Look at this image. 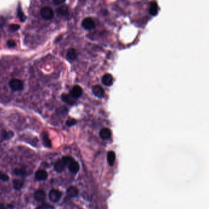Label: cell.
Masks as SVG:
<instances>
[{
    "mask_svg": "<svg viewBox=\"0 0 209 209\" xmlns=\"http://www.w3.org/2000/svg\"><path fill=\"white\" fill-rule=\"evenodd\" d=\"M9 86L14 91H22L24 88L23 82L18 79H12L9 82Z\"/></svg>",
    "mask_w": 209,
    "mask_h": 209,
    "instance_id": "obj_1",
    "label": "cell"
},
{
    "mask_svg": "<svg viewBox=\"0 0 209 209\" xmlns=\"http://www.w3.org/2000/svg\"><path fill=\"white\" fill-rule=\"evenodd\" d=\"M41 14L43 18L45 20H51L54 17V11L50 7H44L41 11Z\"/></svg>",
    "mask_w": 209,
    "mask_h": 209,
    "instance_id": "obj_2",
    "label": "cell"
},
{
    "mask_svg": "<svg viewBox=\"0 0 209 209\" xmlns=\"http://www.w3.org/2000/svg\"><path fill=\"white\" fill-rule=\"evenodd\" d=\"M82 26L87 30H91L95 28V24L94 21L90 17H87L85 18L81 23Z\"/></svg>",
    "mask_w": 209,
    "mask_h": 209,
    "instance_id": "obj_3",
    "label": "cell"
},
{
    "mask_svg": "<svg viewBox=\"0 0 209 209\" xmlns=\"http://www.w3.org/2000/svg\"><path fill=\"white\" fill-rule=\"evenodd\" d=\"M62 196V193L58 190H51L49 193V199L53 202H58Z\"/></svg>",
    "mask_w": 209,
    "mask_h": 209,
    "instance_id": "obj_4",
    "label": "cell"
},
{
    "mask_svg": "<svg viewBox=\"0 0 209 209\" xmlns=\"http://www.w3.org/2000/svg\"><path fill=\"white\" fill-rule=\"evenodd\" d=\"M48 177L47 172L43 169H39L36 171L35 174V179L38 181H45Z\"/></svg>",
    "mask_w": 209,
    "mask_h": 209,
    "instance_id": "obj_5",
    "label": "cell"
},
{
    "mask_svg": "<svg viewBox=\"0 0 209 209\" xmlns=\"http://www.w3.org/2000/svg\"><path fill=\"white\" fill-rule=\"evenodd\" d=\"M34 199L38 202H42L46 197V193L42 190H38L34 193Z\"/></svg>",
    "mask_w": 209,
    "mask_h": 209,
    "instance_id": "obj_6",
    "label": "cell"
},
{
    "mask_svg": "<svg viewBox=\"0 0 209 209\" xmlns=\"http://www.w3.org/2000/svg\"><path fill=\"white\" fill-rule=\"evenodd\" d=\"M102 83L107 86H111L113 84V77L110 74H105L102 77Z\"/></svg>",
    "mask_w": 209,
    "mask_h": 209,
    "instance_id": "obj_7",
    "label": "cell"
},
{
    "mask_svg": "<svg viewBox=\"0 0 209 209\" xmlns=\"http://www.w3.org/2000/svg\"><path fill=\"white\" fill-rule=\"evenodd\" d=\"M82 92L83 91L81 87H80L79 86H75L73 88L71 93V95L74 98H78L81 95Z\"/></svg>",
    "mask_w": 209,
    "mask_h": 209,
    "instance_id": "obj_8",
    "label": "cell"
},
{
    "mask_svg": "<svg viewBox=\"0 0 209 209\" xmlns=\"http://www.w3.org/2000/svg\"><path fill=\"white\" fill-rule=\"evenodd\" d=\"M92 92L95 96H97V97H99V98L103 97L104 96V91L103 89L102 88V87H101L99 85H97V86H94L92 88Z\"/></svg>",
    "mask_w": 209,
    "mask_h": 209,
    "instance_id": "obj_9",
    "label": "cell"
},
{
    "mask_svg": "<svg viewBox=\"0 0 209 209\" xmlns=\"http://www.w3.org/2000/svg\"><path fill=\"white\" fill-rule=\"evenodd\" d=\"M111 136V131L108 128H103L100 131V136L103 139H108Z\"/></svg>",
    "mask_w": 209,
    "mask_h": 209,
    "instance_id": "obj_10",
    "label": "cell"
},
{
    "mask_svg": "<svg viewBox=\"0 0 209 209\" xmlns=\"http://www.w3.org/2000/svg\"><path fill=\"white\" fill-rule=\"evenodd\" d=\"M68 168L69 171L73 174L77 173L80 169L79 164L74 160L68 165Z\"/></svg>",
    "mask_w": 209,
    "mask_h": 209,
    "instance_id": "obj_11",
    "label": "cell"
},
{
    "mask_svg": "<svg viewBox=\"0 0 209 209\" xmlns=\"http://www.w3.org/2000/svg\"><path fill=\"white\" fill-rule=\"evenodd\" d=\"M77 58V53L75 49L71 48L68 51L67 53L66 58L68 61L72 62L74 60H75Z\"/></svg>",
    "mask_w": 209,
    "mask_h": 209,
    "instance_id": "obj_12",
    "label": "cell"
},
{
    "mask_svg": "<svg viewBox=\"0 0 209 209\" xmlns=\"http://www.w3.org/2000/svg\"><path fill=\"white\" fill-rule=\"evenodd\" d=\"M25 181L23 179H14L12 181L13 187L16 190H20L22 189L24 185Z\"/></svg>",
    "mask_w": 209,
    "mask_h": 209,
    "instance_id": "obj_13",
    "label": "cell"
},
{
    "mask_svg": "<svg viewBox=\"0 0 209 209\" xmlns=\"http://www.w3.org/2000/svg\"><path fill=\"white\" fill-rule=\"evenodd\" d=\"M158 12V5L155 2H152L150 4L149 13L152 16H156Z\"/></svg>",
    "mask_w": 209,
    "mask_h": 209,
    "instance_id": "obj_14",
    "label": "cell"
},
{
    "mask_svg": "<svg viewBox=\"0 0 209 209\" xmlns=\"http://www.w3.org/2000/svg\"><path fill=\"white\" fill-rule=\"evenodd\" d=\"M67 194L70 197H75L78 194V190L74 187H71L67 189Z\"/></svg>",
    "mask_w": 209,
    "mask_h": 209,
    "instance_id": "obj_15",
    "label": "cell"
},
{
    "mask_svg": "<svg viewBox=\"0 0 209 209\" xmlns=\"http://www.w3.org/2000/svg\"><path fill=\"white\" fill-rule=\"evenodd\" d=\"M65 164L64 162V161L62 160H59L58 161L56 162L55 164V169L58 172H61L62 171H63L65 169Z\"/></svg>",
    "mask_w": 209,
    "mask_h": 209,
    "instance_id": "obj_16",
    "label": "cell"
},
{
    "mask_svg": "<svg viewBox=\"0 0 209 209\" xmlns=\"http://www.w3.org/2000/svg\"><path fill=\"white\" fill-rule=\"evenodd\" d=\"M61 98L64 102L68 104H71V105H74L75 103V101L74 100V98L71 95H68L67 94H63Z\"/></svg>",
    "mask_w": 209,
    "mask_h": 209,
    "instance_id": "obj_17",
    "label": "cell"
},
{
    "mask_svg": "<svg viewBox=\"0 0 209 209\" xmlns=\"http://www.w3.org/2000/svg\"><path fill=\"white\" fill-rule=\"evenodd\" d=\"M56 13L58 15L65 16L68 14V8L66 6H61L56 9Z\"/></svg>",
    "mask_w": 209,
    "mask_h": 209,
    "instance_id": "obj_18",
    "label": "cell"
},
{
    "mask_svg": "<svg viewBox=\"0 0 209 209\" xmlns=\"http://www.w3.org/2000/svg\"><path fill=\"white\" fill-rule=\"evenodd\" d=\"M115 160H116L115 153L113 151L109 152L107 155V160H108V163L109 165L112 166L114 163Z\"/></svg>",
    "mask_w": 209,
    "mask_h": 209,
    "instance_id": "obj_19",
    "label": "cell"
},
{
    "mask_svg": "<svg viewBox=\"0 0 209 209\" xmlns=\"http://www.w3.org/2000/svg\"><path fill=\"white\" fill-rule=\"evenodd\" d=\"M14 136V133L12 131H7L6 130H3L2 132V138L5 140H8L12 138Z\"/></svg>",
    "mask_w": 209,
    "mask_h": 209,
    "instance_id": "obj_20",
    "label": "cell"
},
{
    "mask_svg": "<svg viewBox=\"0 0 209 209\" xmlns=\"http://www.w3.org/2000/svg\"><path fill=\"white\" fill-rule=\"evenodd\" d=\"M42 140H43V143L45 145V146L47 147V148H51V141L50 140V139L48 138V136L47 133H44L42 135Z\"/></svg>",
    "mask_w": 209,
    "mask_h": 209,
    "instance_id": "obj_21",
    "label": "cell"
},
{
    "mask_svg": "<svg viewBox=\"0 0 209 209\" xmlns=\"http://www.w3.org/2000/svg\"><path fill=\"white\" fill-rule=\"evenodd\" d=\"M14 173L18 176L25 177L26 176V171L23 168H17L14 169Z\"/></svg>",
    "mask_w": 209,
    "mask_h": 209,
    "instance_id": "obj_22",
    "label": "cell"
},
{
    "mask_svg": "<svg viewBox=\"0 0 209 209\" xmlns=\"http://www.w3.org/2000/svg\"><path fill=\"white\" fill-rule=\"evenodd\" d=\"M17 12H18V18H20V21H21V22H25V21L26 20V16L25 15L24 13L23 12V11H22V9H21V8H20V5L18 6Z\"/></svg>",
    "mask_w": 209,
    "mask_h": 209,
    "instance_id": "obj_23",
    "label": "cell"
},
{
    "mask_svg": "<svg viewBox=\"0 0 209 209\" xmlns=\"http://www.w3.org/2000/svg\"><path fill=\"white\" fill-rule=\"evenodd\" d=\"M9 179V177L8 174L0 171V180H2L3 182H7Z\"/></svg>",
    "mask_w": 209,
    "mask_h": 209,
    "instance_id": "obj_24",
    "label": "cell"
},
{
    "mask_svg": "<svg viewBox=\"0 0 209 209\" xmlns=\"http://www.w3.org/2000/svg\"><path fill=\"white\" fill-rule=\"evenodd\" d=\"M62 160L64 161L65 166H68V165L74 160V159H73V158H72L71 157H63Z\"/></svg>",
    "mask_w": 209,
    "mask_h": 209,
    "instance_id": "obj_25",
    "label": "cell"
},
{
    "mask_svg": "<svg viewBox=\"0 0 209 209\" xmlns=\"http://www.w3.org/2000/svg\"><path fill=\"white\" fill-rule=\"evenodd\" d=\"M77 124V121L74 119H69V120H67L66 121V125L68 126V127H72V126H74L75 125H76Z\"/></svg>",
    "mask_w": 209,
    "mask_h": 209,
    "instance_id": "obj_26",
    "label": "cell"
},
{
    "mask_svg": "<svg viewBox=\"0 0 209 209\" xmlns=\"http://www.w3.org/2000/svg\"><path fill=\"white\" fill-rule=\"evenodd\" d=\"M20 25H17V24H12L9 26V29L12 32H14V31L18 30L20 29Z\"/></svg>",
    "mask_w": 209,
    "mask_h": 209,
    "instance_id": "obj_27",
    "label": "cell"
},
{
    "mask_svg": "<svg viewBox=\"0 0 209 209\" xmlns=\"http://www.w3.org/2000/svg\"><path fill=\"white\" fill-rule=\"evenodd\" d=\"M53 207L47 204H43L41 205L38 207L36 209H50Z\"/></svg>",
    "mask_w": 209,
    "mask_h": 209,
    "instance_id": "obj_28",
    "label": "cell"
},
{
    "mask_svg": "<svg viewBox=\"0 0 209 209\" xmlns=\"http://www.w3.org/2000/svg\"><path fill=\"white\" fill-rule=\"evenodd\" d=\"M7 45L9 48H14L16 46V43L15 41H14L12 40H9L7 42Z\"/></svg>",
    "mask_w": 209,
    "mask_h": 209,
    "instance_id": "obj_29",
    "label": "cell"
},
{
    "mask_svg": "<svg viewBox=\"0 0 209 209\" xmlns=\"http://www.w3.org/2000/svg\"><path fill=\"white\" fill-rule=\"evenodd\" d=\"M66 0H53V3L55 5H61L64 4Z\"/></svg>",
    "mask_w": 209,
    "mask_h": 209,
    "instance_id": "obj_30",
    "label": "cell"
},
{
    "mask_svg": "<svg viewBox=\"0 0 209 209\" xmlns=\"http://www.w3.org/2000/svg\"><path fill=\"white\" fill-rule=\"evenodd\" d=\"M63 111H64V112H67V109L66 108H64V107H62V108H61L58 109V111H57L58 113V114H63V113H62V112H63Z\"/></svg>",
    "mask_w": 209,
    "mask_h": 209,
    "instance_id": "obj_31",
    "label": "cell"
},
{
    "mask_svg": "<svg viewBox=\"0 0 209 209\" xmlns=\"http://www.w3.org/2000/svg\"><path fill=\"white\" fill-rule=\"evenodd\" d=\"M0 209H8V207H6L4 204L0 203Z\"/></svg>",
    "mask_w": 209,
    "mask_h": 209,
    "instance_id": "obj_32",
    "label": "cell"
}]
</instances>
